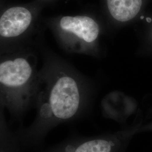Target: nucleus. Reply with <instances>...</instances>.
Masks as SVG:
<instances>
[{
  "label": "nucleus",
  "instance_id": "obj_6",
  "mask_svg": "<svg viewBox=\"0 0 152 152\" xmlns=\"http://www.w3.org/2000/svg\"><path fill=\"white\" fill-rule=\"evenodd\" d=\"M109 12L117 21L126 22L134 19L140 11L142 0H106Z\"/></svg>",
  "mask_w": 152,
  "mask_h": 152
},
{
  "label": "nucleus",
  "instance_id": "obj_7",
  "mask_svg": "<svg viewBox=\"0 0 152 152\" xmlns=\"http://www.w3.org/2000/svg\"><path fill=\"white\" fill-rule=\"evenodd\" d=\"M145 129H148V130H152V124L151 125L148 126V127L146 128Z\"/></svg>",
  "mask_w": 152,
  "mask_h": 152
},
{
  "label": "nucleus",
  "instance_id": "obj_3",
  "mask_svg": "<svg viewBox=\"0 0 152 152\" xmlns=\"http://www.w3.org/2000/svg\"><path fill=\"white\" fill-rule=\"evenodd\" d=\"M61 46L69 53L92 54L100 28L98 23L86 15L64 16L49 24Z\"/></svg>",
  "mask_w": 152,
  "mask_h": 152
},
{
  "label": "nucleus",
  "instance_id": "obj_1",
  "mask_svg": "<svg viewBox=\"0 0 152 152\" xmlns=\"http://www.w3.org/2000/svg\"><path fill=\"white\" fill-rule=\"evenodd\" d=\"M48 65L39 75L36 118L17 135L24 146L38 145L50 131L75 119L87 106L88 88L79 75L60 63Z\"/></svg>",
  "mask_w": 152,
  "mask_h": 152
},
{
  "label": "nucleus",
  "instance_id": "obj_4",
  "mask_svg": "<svg viewBox=\"0 0 152 152\" xmlns=\"http://www.w3.org/2000/svg\"><path fill=\"white\" fill-rule=\"evenodd\" d=\"M139 129L122 131L96 137L72 139L48 152H119L131 136Z\"/></svg>",
  "mask_w": 152,
  "mask_h": 152
},
{
  "label": "nucleus",
  "instance_id": "obj_5",
  "mask_svg": "<svg viewBox=\"0 0 152 152\" xmlns=\"http://www.w3.org/2000/svg\"><path fill=\"white\" fill-rule=\"evenodd\" d=\"M32 12L26 7L7 9L0 18V38L3 45L20 41L32 31L36 24Z\"/></svg>",
  "mask_w": 152,
  "mask_h": 152
},
{
  "label": "nucleus",
  "instance_id": "obj_2",
  "mask_svg": "<svg viewBox=\"0 0 152 152\" xmlns=\"http://www.w3.org/2000/svg\"><path fill=\"white\" fill-rule=\"evenodd\" d=\"M39 75L34 57L23 52H12L1 58V103L12 117L18 120L34 106Z\"/></svg>",
  "mask_w": 152,
  "mask_h": 152
}]
</instances>
